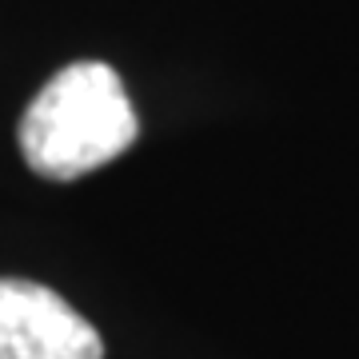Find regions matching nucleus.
<instances>
[{
    "mask_svg": "<svg viewBox=\"0 0 359 359\" xmlns=\"http://www.w3.org/2000/svg\"><path fill=\"white\" fill-rule=\"evenodd\" d=\"M0 359H104V339L52 287L0 280Z\"/></svg>",
    "mask_w": 359,
    "mask_h": 359,
    "instance_id": "obj_2",
    "label": "nucleus"
},
{
    "mask_svg": "<svg viewBox=\"0 0 359 359\" xmlns=\"http://www.w3.org/2000/svg\"><path fill=\"white\" fill-rule=\"evenodd\" d=\"M140 136V120L116 68L76 60L36 92L16 124L28 168L44 180L68 184L112 164Z\"/></svg>",
    "mask_w": 359,
    "mask_h": 359,
    "instance_id": "obj_1",
    "label": "nucleus"
}]
</instances>
